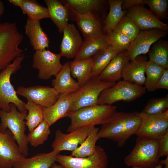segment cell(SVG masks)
<instances>
[{"mask_svg": "<svg viewBox=\"0 0 168 168\" xmlns=\"http://www.w3.org/2000/svg\"><path fill=\"white\" fill-rule=\"evenodd\" d=\"M63 38L60 46V53L68 58H75L83 41L81 36L72 24H68L63 29Z\"/></svg>", "mask_w": 168, "mask_h": 168, "instance_id": "18", "label": "cell"}, {"mask_svg": "<svg viewBox=\"0 0 168 168\" xmlns=\"http://www.w3.org/2000/svg\"><path fill=\"white\" fill-rule=\"evenodd\" d=\"M56 161L66 168H107L108 158L104 149L96 145V151L92 156L78 158L58 154Z\"/></svg>", "mask_w": 168, "mask_h": 168, "instance_id": "12", "label": "cell"}, {"mask_svg": "<svg viewBox=\"0 0 168 168\" xmlns=\"http://www.w3.org/2000/svg\"><path fill=\"white\" fill-rule=\"evenodd\" d=\"M70 10L82 14H92L99 16L105 2L103 0H60Z\"/></svg>", "mask_w": 168, "mask_h": 168, "instance_id": "27", "label": "cell"}, {"mask_svg": "<svg viewBox=\"0 0 168 168\" xmlns=\"http://www.w3.org/2000/svg\"><path fill=\"white\" fill-rule=\"evenodd\" d=\"M17 95L26 98L44 108L49 107L57 100L59 94L53 87L36 86L28 87H19L16 91Z\"/></svg>", "mask_w": 168, "mask_h": 168, "instance_id": "13", "label": "cell"}, {"mask_svg": "<svg viewBox=\"0 0 168 168\" xmlns=\"http://www.w3.org/2000/svg\"><path fill=\"white\" fill-rule=\"evenodd\" d=\"M50 126L44 120L27 136L28 143L34 147L42 144L46 141L50 133Z\"/></svg>", "mask_w": 168, "mask_h": 168, "instance_id": "36", "label": "cell"}, {"mask_svg": "<svg viewBox=\"0 0 168 168\" xmlns=\"http://www.w3.org/2000/svg\"><path fill=\"white\" fill-rule=\"evenodd\" d=\"M23 38L16 23H0V72L23 54L19 46Z\"/></svg>", "mask_w": 168, "mask_h": 168, "instance_id": "3", "label": "cell"}, {"mask_svg": "<svg viewBox=\"0 0 168 168\" xmlns=\"http://www.w3.org/2000/svg\"><path fill=\"white\" fill-rule=\"evenodd\" d=\"M149 61L168 68V43L159 40L155 43L149 51Z\"/></svg>", "mask_w": 168, "mask_h": 168, "instance_id": "33", "label": "cell"}, {"mask_svg": "<svg viewBox=\"0 0 168 168\" xmlns=\"http://www.w3.org/2000/svg\"><path fill=\"white\" fill-rule=\"evenodd\" d=\"M24 58L23 53L0 72V108L4 111H10V104L11 103L13 104L20 112L27 111L25 108L26 103L18 97L10 81L12 75L21 68Z\"/></svg>", "mask_w": 168, "mask_h": 168, "instance_id": "6", "label": "cell"}, {"mask_svg": "<svg viewBox=\"0 0 168 168\" xmlns=\"http://www.w3.org/2000/svg\"><path fill=\"white\" fill-rule=\"evenodd\" d=\"M166 69H167L150 61H147L145 67L147 77L144 84L146 90L149 91L156 90L155 85Z\"/></svg>", "mask_w": 168, "mask_h": 168, "instance_id": "35", "label": "cell"}, {"mask_svg": "<svg viewBox=\"0 0 168 168\" xmlns=\"http://www.w3.org/2000/svg\"><path fill=\"white\" fill-rule=\"evenodd\" d=\"M115 83L100 80L97 77L91 78L75 92V99L71 112L97 105L98 99L102 91Z\"/></svg>", "mask_w": 168, "mask_h": 168, "instance_id": "9", "label": "cell"}, {"mask_svg": "<svg viewBox=\"0 0 168 168\" xmlns=\"http://www.w3.org/2000/svg\"><path fill=\"white\" fill-rule=\"evenodd\" d=\"M107 35L110 46L118 53L127 50L131 42L128 37L120 33L112 31Z\"/></svg>", "mask_w": 168, "mask_h": 168, "instance_id": "38", "label": "cell"}, {"mask_svg": "<svg viewBox=\"0 0 168 168\" xmlns=\"http://www.w3.org/2000/svg\"><path fill=\"white\" fill-rule=\"evenodd\" d=\"M24 14L27 15L28 19L33 21H40L50 18L47 8L40 5L35 0H21L19 7Z\"/></svg>", "mask_w": 168, "mask_h": 168, "instance_id": "32", "label": "cell"}, {"mask_svg": "<svg viewBox=\"0 0 168 168\" xmlns=\"http://www.w3.org/2000/svg\"><path fill=\"white\" fill-rule=\"evenodd\" d=\"M24 157L10 131H0V168H12Z\"/></svg>", "mask_w": 168, "mask_h": 168, "instance_id": "15", "label": "cell"}, {"mask_svg": "<svg viewBox=\"0 0 168 168\" xmlns=\"http://www.w3.org/2000/svg\"><path fill=\"white\" fill-rule=\"evenodd\" d=\"M157 140L137 137L135 146L124 159L128 166L152 168L160 162Z\"/></svg>", "mask_w": 168, "mask_h": 168, "instance_id": "5", "label": "cell"}, {"mask_svg": "<svg viewBox=\"0 0 168 168\" xmlns=\"http://www.w3.org/2000/svg\"><path fill=\"white\" fill-rule=\"evenodd\" d=\"M5 10V7L3 2L0 0V17L3 14Z\"/></svg>", "mask_w": 168, "mask_h": 168, "instance_id": "45", "label": "cell"}, {"mask_svg": "<svg viewBox=\"0 0 168 168\" xmlns=\"http://www.w3.org/2000/svg\"><path fill=\"white\" fill-rule=\"evenodd\" d=\"M61 57L60 53L55 54L48 49L36 51L33 56L32 67L38 70L39 78L46 80L56 77L63 67L60 62Z\"/></svg>", "mask_w": 168, "mask_h": 168, "instance_id": "10", "label": "cell"}, {"mask_svg": "<svg viewBox=\"0 0 168 168\" xmlns=\"http://www.w3.org/2000/svg\"><path fill=\"white\" fill-rule=\"evenodd\" d=\"M155 90L160 89H168V68L166 69L155 86Z\"/></svg>", "mask_w": 168, "mask_h": 168, "instance_id": "42", "label": "cell"}, {"mask_svg": "<svg viewBox=\"0 0 168 168\" xmlns=\"http://www.w3.org/2000/svg\"><path fill=\"white\" fill-rule=\"evenodd\" d=\"M1 110V108H0V110Z\"/></svg>", "mask_w": 168, "mask_h": 168, "instance_id": "49", "label": "cell"}, {"mask_svg": "<svg viewBox=\"0 0 168 168\" xmlns=\"http://www.w3.org/2000/svg\"><path fill=\"white\" fill-rule=\"evenodd\" d=\"M160 163L163 165H165V168H168V155L166 156V157L165 160L160 161Z\"/></svg>", "mask_w": 168, "mask_h": 168, "instance_id": "46", "label": "cell"}, {"mask_svg": "<svg viewBox=\"0 0 168 168\" xmlns=\"http://www.w3.org/2000/svg\"><path fill=\"white\" fill-rule=\"evenodd\" d=\"M140 119L135 112H116L99 130V139L105 138L123 147L131 136L136 134Z\"/></svg>", "mask_w": 168, "mask_h": 168, "instance_id": "1", "label": "cell"}, {"mask_svg": "<svg viewBox=\"0 0 168 168\" xmlns=\"http://www.w3.org/2000/svg\"><path fill=\"white\" fill-rule=\"evenodd\" d=\"M110 46L107 35L103 34L89 38L83 41L74 60L92 57Z\"/></svg>", "mask_w": 168, "mask_h": 168, "instance_id": "23", "label": "cell"}, {"mask_svg": "<svg viewBox=\"0 0 168 168\" xmlns=\"http://www.w3.org/2000/svg\"><path fill=\"white\" fill-rule=\"evenodd\" d=\"M99 129L95 126L91 128L90 133L83 142L71 152V156L78 158H84L93 155L96 151V143L99 138Z\"/></svg>", "mask_w": 168, "mask_h": 168, "instance_id": "30", "label": "cell"}, {"mask_svg": "<svg viewBox=\"0 0 168 168\" xmlns=\"http://www.w3.org/2000/svg\"><path fill=\"white\" fill-rule=\"evenodd\" d=\"M118 53L109 46L93 56V63L91 78H97Z\"/></svg>", "mask_w": 168, "mask_h": 168, "instance_id": "31", "label": "cell"}, {"mask_svg": "<svg viewBox=\"0 0 168 168\" xmlns=\"http://www.w3.org/2000/svg\"><path fill=\"white\" fill-rule=\"evenodd\" d=\"M129 61L125 51L117 54L111 60L97 78L107 82L116 83L122 78L123 69Z\"/></svg>", "mask_w": 168, "mask_h": 168, "instance_id": "21", "label": "cell"}, {"mask_svg": "<svg viewBox=\"0 0 168 168\" xmlns=\"http://www.w3.org/2000/svg\"><path fill=\"white\" fill-rule=\"evenodd\" d=\"M167 33L166 31L157 29L140 31L125 51L128 60H134L139 55L147 53L152 44L165 37Z\"/></svg>", "mask_w": 168, "mask_h": 168, "instance_id": "11", "label": "cell"}, {"mask_svg": "<svg viewBox=\"0 0 168 168\" xmlns=\"http://www.w3.org/2000/svg\"><path fill=\"white\" fill-rule=\"evenodd\" d=\"M70 10L74 15L75 21L82 33L84 40L91 37L105 34L103 32V26L99 15L80 14Z\"/></svg>", "mask_w": 168, "mask_h": 168, "instance_id": "19", "label": "cell"}, {"mask_svg": "<svg viewBox=\"0 0 168 168\" xmlns=\"http://www.w3.org/2000/svg\"><path fill=\"white\" fill-rule=\"evenodd\" d=\"M144 0H124L122 6L123 10H126L136 5H143Z\"/></svg>", "mask_w": 168, "mask_h": 168, "instance_id": "43", "label": "cell"}, {"mask_svg": "<svg viewBox=\"0 0 168 168\" xmlns=\"http://www.w3.org/2000/svg\"><path fill=\"white\" fill-rule=\"evenodd\" d=\"M75 99V92L60 94L56 102L51 106L44 108V120L51 126L59 119L67 117L71 112Z\"/></svg>", "mask_w": 168, "mask_h": 168, "instance_id": "17", "label": "cell"}, {"mask_svg": "<svg viewBox=\"0 0 168 168\" xmlns=\"http://www.w3.org/2000/svg\"><path fill=\"white\" fill-rule=\"evenodd\" d=\"M91 127L78 128L69 132L63 133L57 129L51 145L53 150L59 152L62 151H74L83 142L88 135Z\"/></svg>", "mask_w": 168, "mask_h": 168, "instance_id": "14", "label": "cell"}, {"mask_svg": "<svg viewBox=\"0 0 168 168\" xmlns=\"http://www.w3.org/2000/svg\"><path fill=\"white\" fill-rule=\"evenodd\" d=\"M70 62L65 63L54 79L52 86L60 94H70L77 91L80 86L72 77L70 69Z\"/></svg>", "mask_w": 168, "mask_h": 168, "instance_id": "20", "label": "cell"}, {"mask_svg": "<svg viewBox=\"0 0 168 168\" xmlns=\"http://www.w3.org/2000/svg\"><path fill=\"white\" fill-rule=\"evenodd\" d=\"M140 30L133 20L125 14L112 31L125 35L130 39L132 42Z\"/></svg>", "mask_w": 168, "mask_h": 168, "instance_id": "37", "label": "cell"}, {"mask_svg": "<svg viewBox=\"0 0 168 168\" xmlns=\"http://www.w3.org/2000/svg\"><path fill=\"white\" fill-rule=\"evenodd\" d=\"M50 18L56 25L59 32L62 33L68 24L69 8L60 0H45Z\"/></svg>", "mask_w": 168, "mask_h": 168, "instance_id": "26", "label": "cell"}, {"mask_svg": "<svg viewBox=\"0 0 168 168\" xmlns=\"http://www.w3.org/2000/svg\"><path fill=\"white\" fill-rule=\"evenodd\" d=\"M146 89L144 86L123 80L104 90L98 99V105L112 104L117 101L130 102L142 96Z\"/></svg>", "mask_w": 168, "mask_h": 168, "instance_id": "7", "label": "cell"}, {"mask_svg": "<svg viewBox=\"0 0 168 168\" xmlns=\"http://www.w3.org/2000/svg\"><path fill=\"white\" fill-rule=\"evenodd\" d=\"M25 108L28 112L25 119L26 124L30 132L44 120V107L27 100Z\"/></svg>", "mask_w": 168, "mask_h": 168, "instance_id": "34", "label": "cell"}, {"mask_svg": "<svg viewBox=\"0 0 168 168\" xmlns=\"http://www.w3.org/2000/svg\"><path fill=\"white\" fill-rule=\"evenodd\" d=\"M163 165L160 162L156 166L152 167V168H163L162 167ZM132 168H141L140 167H137V166H133L132 167Z\"/></svg>", "mask_w": 168, "mask_h": 168, "instance_id": "48", "label": "cell"}, {"mask_svg": "<svg viewBox=\"0 0 168 168\" xmlns=\"http://www.w3.org/2000/svg\"><path fill=\"white\" fill-rule=\"evenodd\" d=\"M140 119L137 137L158 140L168 132V110L156 114L135 112Z\"/></svg>", "mask_w": 168, "mask_h": 168, "instance_id": "8", "label": "cell"}, {"mask_svg": "<svg viewBox=\"0 0 168 168\" xmlns=\"http://www.w3.org/2000/svg\"><path fill=\"white\" fill-rule=\"evenodd\" d=\"M135 22L140 30L153 29L167 31L168 25L159 20L151 10L143 5H136L128 9L126 15Z\"/></svg>", "mask_w": 168, "mask_h": 168, "instance_id": "16", "label": "cell"}, {"mask_svg": "<svg viewBox=\"0 0 168 168\" xmlns=\"http://www.w3.org/2000/svg\"><path fill=\"white\" fill-rule=\"evenodd\" d=\"M25 29L26 34L34 50L38 51L48 48L49 39L41 28L40 21H33L28 18Z\"/></svg>", "mask_w": 168, "mask_h": 168, "instance_id": "22", "label": "cell"}, {"mask_svg": "<svg viewBox=\"0 0 168 168\" xmlns=\"http://www.w3.org/2000/svg\"><path fill=\"white\" fill-rule=\"evenodd\" d=\"M50 168H66L62 165L60 164L58 165L55 163H53L51 166Z\"/></svg>", "mask_w": 168, "mask_h": 168, "instance_id": "47", "label": "cell"}, {"mask_svg": "<svg viewBox=\"0 0 168 168\" xmlns=\"http://www.w3.org/2000/svg\"><path fill=\"white\" fill-rule=\"evenodd\" d=\"M124 1H108L110 10L104 21L103 29L104 33L106 35L109 34L113 30L119 21L126 14V11L123 10L122 9Z\"/></svg>", "mask_w": 168, "mask_h": 168, "instance_id": "29", "label": "cell"}, {"mask_svg": "<svg viewBox=\"0 0 168 168\" xmlns=\"http://www.w3.org/2000/svg\"><path fill=\"white\" fill-rule=\"evenodd\" d=\"M93 63L92 57L70 62L71 76L77 79L80 87L91 79Z\"/></svg>", "mask_w": 168, "mask_h": 168, "instance_id": "28", "label": "cell"}, {"mask_svg": "<svg viewBox=\"0 0 168 168\" xmlns=\"http://www.w3.org/2000/svg\"><path fill=\"white\" fill-rule=\"evenodd\" d=\"M59 153L53 150L48 153L38 154L29 158L24 157L16 162L12 168H50L56 161Z\"/></svg>", "mask_w": 168, "mask_h": 168, "instance_id": "25", "label": "cell"}, {"mask_svg": "<svg viewBox=\"0 0 168 168\" xmlns=\"http://www.w3.org/2000/svg\"><path fill=\"white\" fill-rule=\"evenodd\" d=\"M9 112L0 110V131L9 129L12 134L19 147L21 153L25 157L28 154L29 144L27 136L25 133V121L27 111L21 112L18 110L13 103L10 104Z\"/></svg>", "mask_w": 168, "mask_h": 168, "instance_id": "4", "label": "cell"}, {"mask_svg": "<svg viewBox=\"0 0 168 168\" xmlns=\"http://www.w3.org/2000/svg\"><path fill=\"white\" fill-rule=\"evenodd\" d=\"M147 61L145 58L135 59L128 61L123 69L122 78L131 83L142 86L146 79L145 67Z\"/></svg>", "mask_w": 168, "mask_h": 168, "instance_id": "24", "label": "cell"}, {"mask_svg": "<svg viewBox=\"0 0 168 168\" xmlns=\"http://www.w3.org/2000/svg\"><path fill=\"white\" fill-rule=\"evenodd\" d=\"M168 110V96L150 99L142 111L148 114H156Z\"/></svg>", "mask_w": 168, "mask_h": 168, "instance_id": "39", "label": "cell"}, {"mask_svg": "<svg viewBox=\"0 0 168 168\" xmlns=\"http://www.w3.org/2000/svg\"><path fill=\"white\" fill-rule=\"evenodd\" d=\"M159 143L158 155L161 157L168 155V132L158 140Z\"/></svg>", "mask_w": 168, "mask_h": 168, "instance_id": "41", "label": "cell"}, {"mask_svg": "<svg viewBox=\"0 0 168 168\" xmlns=\"http://www.w3.org/2000/svg\"><path fill=\"white\" fill-rule=\"evenodd\" d=\"M156 17L160 19L168 18V1L167 0H144Z\"/></svg>", "mask_w": 168, "mask_h": 168, "instance_id": "40", "label": "cell"}, {"mask_svg": "<svg viewBox=\"0 0 168 168\" xmlns=\"http://www.w3.org/2000/svg\"><path fill=\"white\" fill-rule=\"evenodd\" d=\"M9 1L13 5L19 7L21 0H9Z\"/></svg>", "mask_w": 168, "mask_h": 168, "instance_id": "44", "label": "cell"}, {"mask_svg": "<svg viewBox=\"0 0 168 168\" xmlns=\"http://www.w3.org/2000/svg\"><path fill=\"white\" fill-rule=\"evenodd\" d=\"M117 106L104 105L91 106L70 112L67 117L71 123L67 132L85 127H92L102 125L116 112Z\"/></svg>", "mask_w": 168, "mask_h": 168, "instance_id": "2", "label": "cell"}]
</instances>
